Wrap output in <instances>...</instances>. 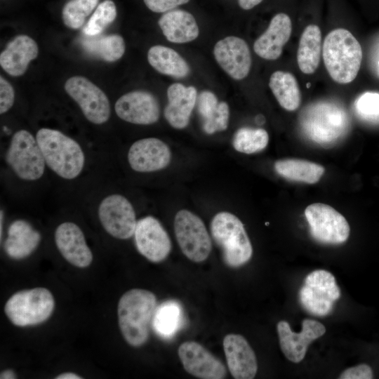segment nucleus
Wrapping results in <instances>:
<instances>
[{"label": "nucleus", "instance_id": "obj_41", "mask_svg": "<svg viewBox=\"0 0 379 379\" xmlns=\"http://www.w3.org/2000/svg\"><path fill=\"white\" fill-rule=\"evenodd\" d=\"M263 0H238L239 6L244 10H250L258 5Z\"/></svg>", "mask_w": 379, "mask_h": 379}, {"label": "nucleus", "instance_id": "obj_18", "mask_svg": "<svg viewBox=\"0 0 379 379\" xmlns=\"http://www.w3.org/2000/svg\"><path fill=\"white\" fill-rule=\"evenodd\" d=\"M127 159L131 168L140 173H149L165 168L171 159L168 146L157 138H146L134 142Z\"/></svg>", "mask_w": 379, "mask_h": 379}, {"label": "nucleus", "instance_id": "obj_26", "mask_svg": "<svg viewBox=\"0 0 379 379\" xmlns=\"http://www.w3.org/2000/svg\"><path fill=\"white\" fill-rule=\"evenodd\" d=\"M322 50L321 32L316 25H310L303 30L297 51V62L300 71L311 74L317 69Z\"/></svg>", "mask_w": 379, "mask_h": 379}, {"label": "nucleus", "instance_id": "obj_29", "mask_svg": "<svg viewBox=\"0 0 379 379\" xmlns=\"http://www.w3.org/2000/svg\"><path fill=\"white\" fill-rule=\"evenodd\" d=\"M269 86L281 107L287 111L296 110L301 103V93L295 76L288 72L278 70L272 74Z\"/></svg>", "mask_w": 379, "mask_h": 379}, {"label": "nucleus", "instance_id": "obj_22", "mask_svg": "<svg viewBox=\"0 0 379 379\" xmlns=\"http://www.w3.org/2000/svg\"><path fill=\"white\" fill-rule=\"evenodd\" d=\"M197 96L194 86H185L180 83H174L168 86V104L164 114L173 128L182 129L187 126Z\"/></svg>", "mask_w": 379, "mask_h": 379}, {"label": "nucleus", "instance_id": "obj_9", "mask_svg": "<svg viewBox=\"0 0 379 379\" xmlns=\"http://www.w3.org/2000/svg\"><path fill=\"white\" fill-rule=\"evenodd\" d=\"M340 296V291L334 276L324 270L310 273L299 292L302 307L317 316L328 314L332 310L334 302Z\"/></svg>", "mask_w": 379, "mask_h": 379}, {"label": "nucleus", "instance_id": "obj_6", "mask_svg": "<svg viewBox=\"0 0 379 379\" xmlns=\"http://www.w3.org/2000/svg\"><path fill=\"white\" fill-rule=\"evenodd\" d=\"M54 306L51 293L39 287L14 293L6 302L4 312L15 326H34L45 321L51 315Z\"/></svg>", "mask_w": 379, "mask_h": 379}, {"label": "nucleus", "instance_id": "obj_14", "mask_svg": "<svg viewBox=\"0 0 379 379\" xmlns=\"http://www.w3.org/2000/svg\"><path fill=\"white\" fill-rule=\"evenodd\" d=\"M114 109L122 120L134 124L150 125L160 116L159 104L151 93L138 90L121 95L116 102Z\"/></svg>", "mask_w": 379, "mask_h": 379}, {"label": "nucleus", "instance_id": "obj_36", "mask_svg": "<svg viewBox=\"0 0 379 379\" xmlns=\"http://www.w3.org/2000/svg\"><path fill=\"white\" fill-rule=\"evenodd\" d=\"M230 109L226 102H219L216 110L208 119L203 121V129L207 134L227 129L229 124Z\"/></svg>", "mask_w": 379, "mask_h": 379}, {"label": "nucleus", "instance_id": "obj_19", "mask_svg": "<svg viewBox=\"0 0 379 379\" xmlns=\"http://www.w3.org/2000/svg\"><path fill=\"white\" fill-rule=\"evenodd\" d=\"M55 242L63 258L78 267H86L93 260V254L88 246L81 228L72 222L60 224L55 231Z\"/></svg>", "mask_w": 379, "mask_h": 379}, {"label": "nucleus", "instance_id": "obj_2", "mask_svg": "<svg viewBox=\"0 0 379 379\" xmlns=\"http://www.w3.org/2000/svg\"><path fill=\"white\" fill-rule=\"evenodd\" d=\"M156 307V296L147 290L131 289L121 297L118 304L119 325L130 345L138 347L147 342Z\"/></svg>", "mask_w": 379, "mask_h": 379}, {"label": "nucleus", "instance_id": "obj_33", "mask_svg": "<svg viewBox=\"0 0 379 379\" xmlns=\"http://www.w3.org/2000/svg\"><path fill=\"white\" fill-rule=\"evenodd\" d=\"M99 0H70L63 7L62 16L64 24L69 28L81 27L86 18L97 6Z\"/></svg>", "mask_w": 379, "mask_h": 379}, {"label": "nucleus", "instance_id": "obj_15", "mask_svg": "<svg viewBox=\"0 0 379 379\" xmlns=\"http://www.w3.org/2000/svg\"><path fill=\"white\" fill-rule=\"evenodd\" d=\"M213 55L220 67L232 79L246 78L251 67V55L247 43L241 38L229 36L214 46Z\"/></svg>", "mask_w": 379, "mask_h": 379}, {"label": "nucleus", "instance_id": "obj_46", "mask_svg": "<svg viewBox=\"0 0 379 379\" xmlns=\"http://www.w3.org/2000/svg\"><path fill=\"white\" fill-rule=\"evenodd\" d=\"M378 65H379V62H378Z\"/></svg>", "mask_w": 379, "mask_h": 379}, {"label": "nucleus", "instance_id": "obj_5", "mask_svg": "<svg viewBox=\"0 0 379 379\" xmlns=\"http://www.w3.org/2000/svg\"><path fill=\"white\" fill-rule=\"evenodd\" d=\"M211 232L229 267H240L251 258V243L244 224L235 215L226 211L217 213L211 222Z\"/></svg>", "mask_w": 379, "mask_h": 379}, {"label": "nucleus", "instance_id": "obj_37", "mask_svg": "<svg viewBox=\"0 0 379 379\" xmlns=\"http://www.w3.org/2000/svg\"><path fill=\"white\" fill-rule=\"evenodd\" d=\"M218 100L214 93L210 91H203L197 96V104L198 112L206 121L211 117L218 105Z\"/></svg>", "mask_w": 379, "mask_h": 379}, {"label": "nucleus", "instance_id": "obj_30", "mask_svg": "<svg viewBox=\"0 0 379 379\" xmlns=\"http://www.w3.org/2000/svg\"><path fill=\"white\" fill-rule=\"evenodd\" d=\"M276 172L292 181L309 184L317 182L324 173V168L318 164L300 159H283L274 164Z\"/></svg>", "mask_w": 379, "mask_h": 379}, {"label": "nucleus", "instance_id": "obj_28", "mask_svg": "<svg viewBox=\"0 0 379 379\" xmlns=\"http://www.w3.org/2000/svg\"><path fill=\"white\" fill-rule=\"evenodd\" d=\"M147 60L158 72L176 79L185 78L190 72L186 60L175 50L167 46H152L147 52Z\"/></svg>", "mask_w": 379, "mask_h": 379}, {"label": "nucleus", "instance_id": "obj_11", "mask_svg": "<svg viewBox=\"0 0 379 379\" xmlns=\"http://www.w3.org/2000/svg\"><path fill=\"white\" fill-rule=\"evenodd\" d=\"M65 89L88 121L98 125L108 121L111 114L108 98L89 79L81 76L72 77L66 81Z\"/></svg>", "mask_w": 379, "mask_h": 379}, {"label": "nucleus", "instance_id": "obj_23", "mask_svg": "<svg viewBox=\"0 0 379 379\" xmlns=\"http://www.w3.org/2000/svg\"><path fill=\"white\" fill-rule=\"evenodd\" d=\"M39 53L36 41L30 36L21 34L11 41L1 53L0 65L6 72L13 77L22 75L31 61Z\"/></svg>", "mask_w": 379, "mask_h": 379}, {"label": "nucleus", "instance_id": "obj_10", "mask_svg": "<svg viewBox=\"0 0 379 379\" xmlns=\"http://www.w3.org/2000/svg\"><path fill=\"white\" fill-rule=\"evenodd\" d=\"M305 215L315 240L339 244L348 239L350 225L345 217L333 207L321 203L312 204L305 208Z\"/></svg>", "mask_w": 379, "mask_h": 379}, {"label": "nucleus", "instance_id": "obj_45", "mask_svg": "<svg viewBox=\"0 0 379 379\" xmlns=\"http://www.w3.org/2000/svg\"><path fill=\"white\" fill-rule=\"evenodd\" d=\"M310 86V84H307V88H309Z\"/></svg>", "mask_w": 379, "mask_h": 379}, {"label": "nucleus", "instance_id": "obj_13", "mask_svg": "<svg viewBox=\"0 0 379 379\" xmlns=\"http://www.w3.org/2000/svg\"><path fill=\"white\" fill-rule=\"evenodd\" d=\"M133 235L138 252L151 262L163 261L171 251L168 233L161 222L152 216H146L137 221Z\"/></svg>", "mask_w": 379, "mask_h": 379}, {"label": "nucleus", "instance_id": "obj_20", "mask_svg": "<svg viewBox=\"0 0 379 379\" xmlns=\"http://www.w3.org/2000/svg\"><path fill=\"white\" fill-rule=\"evenodd\" d=\"M223 349L231 375L235 379H252L258 364L254 351L241 335L230 333L223 339Z\"/></svg>", "mask_w": 379, "mask_h": 379}, {"label": "nucleus", "instance_id": "obj_1", "mask_svg": "<svg viewBox=\"0 0 379 379\" xmlns=\"http://www.w3.org/2000/svg\"><path fill=\"white\" fill-rule=\"evenodd\" d=\"M362 49L347 29L338 28L325 37L322 56L325 67L336 83L346 84L357 77L362 61Z\"/></svg>", "mask_w": 379, "mask_h": 379}, {"label": "nucleus", "instance_id": "obj_31", "mask_svg": "<svg viewBox=\"0 0 379 379\" xmlns=\"http://www.w3.org/2000/svg\"><path fill=\"white\" fill-rule=\"evenodd\" d=\"M182 319L180 305L176 301L168 300L156 308L152 319L153 328L160 337L171 338L181 327Z\"/></svg>", "mask_w": 379, "mask_h": 379}, {"label": "nucleus", "instance_id": "obj_25", "mask_svg": "<svg viewBox=\"0 0 379 379\" xmlns=\"http://www.w3.org/2000/svg\"><path fill=\"white\" fill-rule=\"evenodd\" d=\"M41 241L40 233L26 220H16L9 226L4 242L6 254L14 259L29 256Z\"/></svg>", "mask_w": 379, "mask_h": 379}, {"label": "nucleus", "instance_id": "obj_3", "mask_svg": "<svg viewBox=\"0 0 379 379\" xmlns=\"http://www.w3.org/2000/svg\"><path fill=\"white\" fill-rule=\"evenodd\" d=\"M46 166L63 179L73 180L82 172L85 154L80 145L60 131L42 128L36 134Z\"/></svg>", "mask_w": 379, "mask_h": 379}, {"label": "nucleus", "instance_id": "obj_35", "mask_svg": "<svg viewBox=\"0 0 379 379\" xmlns=\"http://www.w3.org/2000/svg\"><path fill=\"white\" fill-rule=\"evenodd\" d=\"M357 113L368 120L379 119V93L366 92L360 95L355 102Z\"/></svg>", "mask_w": 379, "mask_h": 379}, {"label": "nucleus", "instance_id": "obj_34", "mask_svg": "<svg viewBox=\"0 0 379 379\" xmlns=\"http://www.w3.org/2000/svg\"><path fill=\"white\" fill-rule=\"evenodd\" d=\"M117 17V8L112 0H105L96 8L83 31L87 36L100 34Z\"/></svg>", "mask_w": 379, "mask_h": 379}, {"label": "nucleus", "instance_id": "obj_17", "mask_svg": "<svg viewBox=\"0 0 379 379\" xmlns=\"http://www.w3.org/2000/svg\"><path fill=\"white\" fill-rule=\"evenodd\" d=\"M178 356L185 371L201 379H222L227 370L222 361L204 347L194 341H187L178 347Z\"/></svg>", "mask_w": 379, "mask_h": 379}, {"label": "nucleus", "instance_id": "obj_4", "mask_svg": "<svg viewBox=\"0 0 379 379\" xmlns=\"http://www.w3.org/2000/svg\"><path fill=\"white\" fill-rule=\"evenodd\" d=\"M300 124L310 140L324 147H330L346 134L349 119L340 105L319 102L307 106L301 112Z\"/></svg>", "mask_w": 379, "mask_h": 379}, {"label": "nucleus", "instance_id": "obj_12", "mask_svg": "<svg viewBox=\"0 0 379 379\" xmlns=\"http://www.w3.org/2000/svg\"><path fill=\"white\" fill-rule=\"evenodd\" d=\"M98 214L102 226L113 237L127 239L134 234L135 212L124 196L112 194L105 197L99 204Z\"/></svg>", "mask_w": 379, "mask_h": 379}, {"label": "nucleus", "instance_id": "obj_39", "mask_svg": "<svg viewBox=\"0 0 379 379\" xmlns=\"http://www.w3.org/2000/svg\"><path fill=\"white\" fill-rule=\"evenodd\" d=\"M145 6L155 13H166L188 3L190 0H143Z\"/></svg>", "mask_w": 379, "mask_h": 379}, {"label": "nucleus", "instance_id": "obj_32", "mask_svg": "<svg viewBox=\"0 0 379 379\" xmlns=\"http://www.w3.org/2000/svg\"><path fill=\"white\" fill-rule=\"evenodd\" d=\"M269 142L267 132L263 128L242 127L234 135V148L244 154H253L263 150Z\"/></svg>", "mask_w": 379, "mask_h": 379}, {"label": "nucleus", "instance_id": "obj_27", "mask_svg": "<svg viewBox=\"0 0 379 379\" xmlns=\"http://www.w3.org/2000/svg\"><path fill=\"white\" fill-rule=\"evenodd\" d=\"M79 44L89 56L106 62H114L124 54L126 45L119 34L87 36L81 38Z\"/></svg>", "mask_w": 379, "mask_h": 379}, {"label": "nucleus", "instance_id": "obj_42", "mask_svg": "<svg viewBox=\"0 0 379 379\" xmlns=\"http://www.w3.org/2000/svg\"><path fill=\"white\" fill-rule=\"evenodd\" d=\"M55 378L56 379H81L82 378L74 373L67 372V373H63L58 375Z\"/></svg>", "mask_w": 379, "mask_h": 379}, {"label": "nucleus", "instance_id": "obj_7", "mask_svg": "<svg viewBox=\"0 0 379 379\" xmlns=\"http://www.w3.org/2000/svg\"><path fill=\"white\" fill-rule=\"evenodd\" d=\"M6 161L19 178L26 181L41 178L46 166L36 137L24 129L13 135L6 151Z\"/></svg>", "mask_w": 379, "mask_h": 379}, {"label": "nucleus", "instance_id": "obj_21", "mask_svg": "<svg viewBox=\"0 0 379 379\" xmlns=\"http://www.w3.org/2000/svg\"><path fill=\"white\" fill-rule=\"evenodd\" d=\"M291 32L292 22L289 16L284 13H277L272 18L265 32L255 41L254 52L262 59L277 60Z\"/></svg>", "mask_w": 379, "mask_h": 379}, {"label": "nucleus", "instance_id": "obj_38", "mask_svg": "<svg viewBox=\"0 0 379 379\" xmlns=\"http://www.w3.org/2000/svg\"><path fill=\"white\" fill-rule=\"evenodd\" d=\"M15 92L11 84L3 77H0V113L3 114L13 106Z\"/></svg>", "mask_w": 379, "mask_h": 379}, {"label": "nucleus", "instance_id": "obj_44", "mask_svg": "<svg viewBox=\"0 0 379 379\" xmlns=\"http://www.w3.org/2000/svg\"><path fill=\"white\" fill-rule=\"evenodd\" d=\"M3 222H4V211L2 210H1V212H0V237H1H1H2Z\"/></svg>", "mask_w": 379, "mask_h": 379}, {"label": "nucleus", "instance_id": "obj_43", "mask_svg": "<svg viewBox=\"0 0 379 379\" xmlns=\"http://www.w3.org/2000/svg\"><path fill=\"white\" fill-rule=\"evenodd\" d=\"M1 379H13L16 378L15 373L12 370H6L1 373Z\"/></svg>", "mask_w": 379, "mask_h": 379}, {"label": "nucleus", "instance_id": "obj_16", "mask_svg": "<svg viewBox=\"0 0 379 379\" xmlns=\"http://www.w3.org/2000/svg\"><path fill=\"white\" fill-rule=\"evenodd\" d=\"M277 328L281 350L284 356L293 363L301 361L308 345L326 332V328L321 323L308 319L302 321V328L300 333L293 332L286 321H280Z\"/></svg>", "mask_w": 379, "mask_h": 379}, {"label": "nucleus", "instance_id": "obj_24", "mask_svg": "<svg viewBox=\"0 0 379 379\" xmlns=\"http://www.w3.org/2000/svg\"><path fill=\"white\" fill-rule=\"evenodd\" d=\"M158 24L170 42L185 44L196 39L199 29L194 17L189 12L177 9L164 13Z\"/></svg>", "mask_w": 379, "mask_h": 379}, {"label": "nucleus", "instance_id": "obj_8", "mask_svg": "<svg viewBox=\"0 0 379 379\" xmlns=\"http://www.w3.org/2000/svg\"><path fill=\"white\" fill-rule=\"evenodd\" d=\"M174 230L178 245L188 259L201 262L208 258L212 249L211 240L199 216L186 209L178 211Z\"/></svg>", "mask_w": 379, "mask_h": 379}, {"label": "nucleus", "instance_id": "obj_40", "mask_svg": "<svg viewBox=\"0 0 379 379\" xmlns=\"http://www.w3.org/2000/svg\"><path fill=\"white\" fill-rule=\"evenodd\" d=\"M340 379H371L373 371L371 368L365 364L349 368L340 375Z\"/></svg>", "mask_w": 379, "mask_h": 379}]
</instances>
